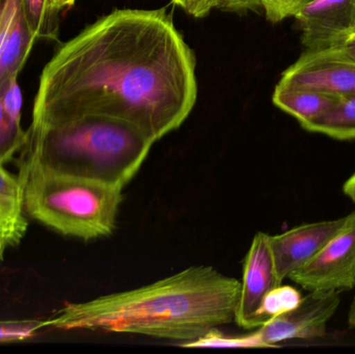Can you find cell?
<instances>
[{"label":"cell","instance_id":"obj_1","mask_svg":"<svg viewBox=\"0 0 355 354\" xmlns=\"http://www.w3.org/2000/svg\"><path fill=\"white\" fill-rule=\"evenodd\" d=\"M198 95L196 60L164 10H116L49 60L33 128L87 116L124 121L155 143L181 126Z\"/></svg>","mask_w":355,"mask_h":354},{"label":"cell","instance_id":"obj_2","mask_svg":"<svg viewBox=\"0 0 355 354\" xmlns=\"http://www.w3.org/2000/svg\"><path fill=\"white\" fill-rule=\"evenodd\" d=\"M241 282L192 266L153 284L68 303L44 321L55 330H100L194 342L235 320Z\"/></svg>","mask_w":355,"mask_h":354},{"label":"cell","instance_id":"obj_3","mask_svg":"<svg viewBox=\"0 0 355 354\" xmlns=\"http://www.w3.org/2000/svg\"><path fill=\"white\" fill-rule=\"evenodd\" d=\"M153 145L143 131L124 121L83 116L50 128L29 127L19 170L37 166L124 189Z\"/></svg>","mask_w":355,"mask_h":354},{"label":"cell","instance_id":"obj_4","mask_svg":"<svg viewBox=\"0 0 355 354\" xmlns=\"http://www.w3.org/2000/svg\"><path fill=\"white\" fill-rule=\"evenodd\" d=\"M18 176L25 211L37 222L87 241L114 233L123 189L37 166L21 168Z\"/></svg>","mask_w":355,"mask_h":354},{"label":"cell","instance_id":"obj_5","mask_svg":"<svg viewBox=\"0 0 355 354\" xmlns=\"http://www.w3.org/2000/svg\"><path fill=\"white\" fill-rule=\"evenodd\" d=\"M340 303L339 292H309L296 309L271 318L252 334L233 337V348H271L285 341L322 338Z\"/></svg>","mask_w":355,"mask_h":354},{"label":"cell","instance_id":"obj_6","mask_svg":"<svg viewBox=\"0 0 355 354\" xmlns=\"http://www.w3.org/2000/svg\"><path fill=\"white\" fill-rule=\"evenodd\" d=\"M308 292H343L355 287V211L345 228L306 265L289 276Z\"/></svg>","mask_w":355,"mask_h":354},{"label":"cell","instance_id":"obj_7","mask_svg":"<svg viewBox=\"0 0 355 354\" xmlns=\"http://www.w3.org/2000/svg\"><path fill=\"white\" fill-rule=\"evenodd\" d=\"M279 82L335 97L352 95L355 94V62L339 47L306 50L283 73Z\"/></svg>","mask_w":355,"mask_h":354},{"label":"cell","instance_id":"obj_8","mask_svg":"<svg viewBox=\"0 0 355 354\" xmlns=\"http://www.w3.org/2000/svg\"><path fill=\"white\" fill-rule=\"evenodd\" d=\"M306 50L341 47L355 30V0H314L295 16Z\"/></svg>","mask_w":355,"mask_h":354},{"label":"cell","instance_id":"obj_9","mask_svg":"<svg viewBox=\"0 0 355 354\" xmlns=\"http://www.w3.org/2000/svg\"><path fill=\"white\" fill-rule=\"evenodd\" d=\"M347 222L348 215L302 224L275 236L269 235V245L279 282L283 284L284 280L316 257L345 228Z\"/></svg>","mask_w":355,"mask_h":354},{"label":"cell","instance_id":"obj_10","mask_svg":"<svg viewBox=\"0 0 355 354\" xmlns=\"http://www.w3.org/2000/svg\"><path fill=\"white\" fill-rule=\"evenodd\" d=\"M279 285L282 283L275 272L269 235L257 233L244 262L243 278L234 321L246 330L262 326L259 316L261 306L265 297Z\"/></svg>","mask_w":355,"mask_h":354},{"label":"cell","instance_id":"obj_11","mask_svg":"<svg viewBox=\"0 0 355 354\" xmlns=\"http://www.w3.org/2000/svg\"><path fill=\"white\" fill-rule=\"evenodd\" d=\"M24 187L18 175L0 164V263L6 251L24 238L28 229L25 218Z\"/></svg>","mask_w":355,"mask_h":354},{"label":"cell","instance_id":"obj_12","mask_svg":"<svg viewBox=\"0 0 355 354\" xmlns=\"http://www.w3.org/2000/svg\"><path fill=\"white\" fill-rule=\"evenodd\" d=\"M339 97L313 89L277 83L273 93L275 106L294 116L302 128L331 109Z\"/></svg>","mask_w":355,"mask_h":354},{"label":"cell","instance_id":"obj_13","mask_svg":"<svg viewBox=\"0 0 355 354\" xmlns=\"http://www.w3.org/2000/svg\"><path fill=\"white\" fill-rule=\"evenodd\" d=\"M37 37L27 26L22 10L19 8L6 39L0 62V82L19 75L31 54Z\"/></svg>","mask_w":355,"mask_h":354},{"label":"cell","instance_id":"obj_14","mask_svg":"<svg viewBox=\"0 0 355 354\" xmlns=\"http://www.w3.org/2000/svg\"><path fill=\"white\" fill-rule=\"evenodd\" d=\"M304 129L338 141L355 139V94L339 97L331 109Z\"/></svg>","mask_w":355,"mask_h":354},{"label":"cell","instance_id":"obj_15","mask_svg":"<svg viewBox=\"0 0 355 354\" xmlns=\"http://www.w3.org/2000/svg\"><path fill=\"white\" fill-rule=\"evenodd\" d=\"M21 10L27 26L37 39L58 41L60 12L54 0H20Z\"/></svg>","mask_w":355,"mask_h":354},{"label":"cell","instance_id":"obj_16","mask_svg":"<svg viewBox=\"0 0 355 354\" xmlns=\"http://www.w3.org/2000/svg\"><path fill=\"white\" fill-rule=\"evenodd\" d=\"M8 80L0 82V164L4 166L14 158L17 152L24 147L27 139V130L21 125L15 124L4 114L1 98L4 85Z\"/></svg>","mask_w":355,"mask_h":354},{"label":"cell","instance_id":"obj_17","mask_svg":"<svg viewBox=\"0 0 355 354\" xmlns=\"http://www.w3.org/2000/svg\"><path fill=\"white\" fill-rule=\"evenodd\" d=\"M302 293L300 290L292 286H279L273 288L265 297L261 306L259 316L263 324H266L269 319L275 316L282 315L296 309L302 303Z\"/></svg>","mask_w":355,"mask_h":354},{"label":"cell","instance_id":"obj_18","mask_svg":"<svg viewBox=\"0 0 355 354\" xmlns=\"http://www.w3.org/2000/svg\"><path fill=\"white\" fill-rule=\"evenodd\" d=\"M314 0H256L258 8H262L267 20L279 23L295 16L304 6Z\"/></svg>","mask_w":355,"mask_h":354},{"label":"cell","instance_id":"obj_19","mask_svg":"<svg viewBox=\"0 0 355 354\" xmlns=\"http://www.w3.org/2000/svg\"><path fill=\"white\" fill-rule=\"evenodd\" d=\"M41 320H10L0 321V342H17L33 338L43 330Z\"/></svg>","mask_w":355,"mask_h":354},{"label":"cell","instance_id":"obj_20","mask_svg":"<svg viewBox=\"0 0 355 354\" xmlns=\"http://www.w3.org/2000/svg\"><path fill=\"white\" fill-rule=\"evenodd\" d=\"M2 108L6 116L17 125H21L22 93L18 83V75L10 77L4 85L1 98Z\"/></svg>","mask_w":355,"mask_h":354},{"label":"cell","instance_id":"obj_21","mask_svg":"<svg viewBox=\"0 0 355 354\" xmlns=\"http://www.w3.org/2000/svg\"><path fill=\"white\" fill-rule=\"evenodd\" d=\"M19 8H20V0H2L0 4V62H1L8 33Z\"/></svg>","mask_w":355,"mask_h":354},{"label":"cell","instance_id":"obj_22","mask_svg":"<svg viewBox=\"0 0 355 354\" xmlns=\"http://www.w3.org/2000/svg\"><path fill=\"white\" fill-rule=\"evenodd\" d=\"M175 4L196 18H204L213 8H220L223 0H173Z\"/></svg>","mask_w":355,"mask_h":354},{"label":"cell","instance_id":"obj_23","mask_svg":"<svg viewBox=\"0 0 355 354\" xmlns=\"http://www.w3.org/2000/svg\"><path fill=\"white\" fill-rule=\"evenodd\" d=\"M220 8L227 10H258L256 0H223Z\"/></svg>","mask_w":355,"mask_h":354},{"label":"cell","instance_id":"obj_24","mask_svg":"<svg viewBox=\"0 0 355 354\" xmlns=\"http://www.w3.org/2000/svg\"><path fill=\"white\" fill-rule=\"evenodd\" d=\"M339 48L346 56L355 62V33Z\"/></svg>","mask_w":355,"mask_h":354},{"label":"cell","instance_id":"obj_25","mask_svg":"<svg viewBox=\"0 0 355 354\" xmlns=\"http://www.w3.org/2000/svg\"><path fill=\"white\" fill-rule=\"evenodd\" d=\"M343 191L346 197H349L355 204V172L344 183Z\"/></svg>","mask_w":355,"mask_h":354},{"label":"cell","instance_id":"obj_26","mask_svg":"<svg viewBox=\"0 0 355 354\" xmlns=\"http://www.w3.org/2000/svg\"><path fill=\"white\" fill-rule=\"evenodd\" d=\"M347 321L350 328L355 330V295L354 299H352V303H350L349 311H348Z\"/></svg>","mask_w":355,"mask_h":354},{"label":"cell","instance_id":"obj_27","mask_svg":"<svg viewBox=\"0 0 355 354\" xmlns=\"http://www.w3.org/2000/svg\"><path fill=\"white\" fill-rule=\"evenodd\" d=\"M76 0H54L56 8L60 10H64V8H71L75 3Z\"/></svg>","mask_w":355,"mask_h":354},{"label":"cell","instance_id":"obj_28","mask_svg":"<svg viewBox=\"0 0 355 354\" xmlns=\"http://www.w3.org/2000/svg\"><path fill=\"white\" fill-rule=\"evenodd\" d=\"M1 1H2V0H0V4H1Z\"/></svg>","mask_w":355,"mask_h":354},{"label":"cell","instance_id":"obj_29","mask_svg":"<svg viewBox=\"0 0 355 354\" xmlns=\"http://www.w3.org/2000/svg\"><path fill=\"white\" fill-rule=\"evenodd\" d=\"M354 33H355V30H354Z\"/></svg>","mask_w":355,"mask_h":354}]
</instances>
